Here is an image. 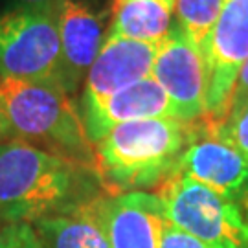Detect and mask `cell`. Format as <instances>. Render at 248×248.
Masks as SVG:
<instances>
[{
    "label": "cell",
    "instance_id": "obj_7",
    "mask_svg": "<svg viewBox=\"0 0 248 248\" xmlns=\"http://www.w3.org/2000/svg\"><path fill=\"white\" fill-rule=\"evenodd\" d=\"M151 76L171 99L175 120L191 124L206 116V61L177 20L158 45Z\"/></svg>",
    "mask_w": 248,
    "mask_h": 248
},
{
    "label": "cell",
    "instance_id": "obj_14",
    "mask_svg": "<svg viewBox=\"0 0 248 248\" xmlns=\"http://www.w3.org/2000/svg\"><path fill=\"white\" fill-rule=\"evenodd\" d=\"M94 202L72 213L33 222L39 248H110Z\"/></svg>",
    "mask_w": 248,
    "mask_h": 248
},
{
    "label": "cell",
    "instance_id": "obj_12",
    "mask_svg": "<svg viewBox=\"0 0 248 248\" xmlns=\"http://www.w3.org/2000/svg\"><path fill=\"white\" fill-rule=\"evenodd\" d=\"M92 145L112 127L136 120L175 118L171 99L153 76L116 92L94 110L81 114Z\"/></svg>",
    "mask_w": 248,
    "mask_h": 248
},
{
    "label": "cell",
    "instance_id": "obj_5",
    "mask_svg": "<svg viewBox=\"0 0 248 248\" xmlns=\"http://www.w3.org/2000/svg\"><path fill=\"white\" fill-rule=\"evenodd\" d=\"M0 76L61 87L57 13L26 8L0 13Z\"/></svg>",
    "mask_w": 248,
    "mask_h": 248
},
{
    "label": "cell",
    "instance_id": "obj_6",
    "mask_svg": "<svg viewBox=\"0 0 248 248\" xmlns=\"http://www.w3.org/2000/svg\"><path fill=\"white\" fill-rule=\"evenodd\" d=\"M248 59V0H222L204 52L206 116L221 122L228 114L233 87Z\"/></svg>",
    "mask_w": 248,
    "mask_h": 248
},
{
    "label": "cell",
    "instance_id": "obj_18",
    "mask_svg": "<svg viewBox=\"0 0 248 248\" xmlns=\"http://www.w3.org/2000/svg\"><path fill=\"white\" fill-rule=\"evenodd\" d=\"M160 248H208L202 245L193 235H189L187 232L180 230L173 222L166 219L162 226V235H160Z\"/></svg>",
    "mask_w": 248,
    "mask_h": 248
},
{
    "label": "cell",
    "instance_id": "obj_20",
    "mask_svg": "<svg viewBox=\"0 0 248 248\" xmlns=\"http://www.w3.org/2000/svg\"><path fill=\"white\" fill-rule=\"evenodd\" d=\"M13 2L17 4V8L39 9V11H53V13H57V9H59L62 0H13Z\"/></svg>",
    "mask_w": 248,
    "mask_h": 248
},
{
    "label": "cell",
    "instance_id": "obj_16",
    "mask_svg": "<svg viewBox=\"0 0 248 248\" xmlns=\"http://www.w3.org/2000/svg\"><path fill=\"white\" fill-rule=\"evenodd\" d=\"M210 133L222 142L230 143L243 155L248 156V107L233 116H228L221 122H213L204 118Z\"/></svg>",
    "mask_w": 248,
    "mask_h": 248
},
{
    "label": "cell",
    "instance_id": "obj_4",
    "mask_svg": "<svg viewBox=\"0 0 248 248\" xmlns=\"http://www.w3.org/2000/svg\"><path fill=\"white\" fill-rule=\"evenodd\" d=\"M169 222L208 248H248V217L239 206L182 175L158 187Z\"/></svg>",
    "mask_w": 248,
    "mask_h": 248
},
{
    "label": "cell",
    "instance_id": "obj_2",
    "mask_svg": "<svg viewBox=\"0 0 248 248\" xmlns=\"http://www.w3.org/2000/svg\"><path fill=\"white\" fill-rule=\"evenodd\" d=\"M195 133V122L175 118L136 120L112 127L94 143L96 171L107 193L160 187L175 169Z\"/></svg>",
    "mask_w": 248,
    "mask_h": 248
},
{
    "label": "cell",
    "instance_id": "obj_11",
    "mask_svg": "<svg viewBox=\"0 0 248 248\" xmlns=\"http://www.w3.org/2000/svg\"><path fill=\"white\" fill-rule=\"evenodd\" d=\"M57 26L61 39V87L74 94L87 79L103 46V20L79 2L62 0L57 9Z\"/></svg>",
    "mask_w": 248,
    "mask_h": 248
},
{
    "label": "cell",
    "instance_id": "obj_10",
    "mask_svg": "<svg viewBox=\"0 0 248 248\" xmlns=\"http://www.w3.org/2000/svg\"><path fill=\"white\" fill-rule=\"evenodd\" d=\"M94 210L110 248H160L168 217L158 195L147 191L107 193L94 202Z\"/></svg>",
    "mask_w": 248,
    "mask_h": 248
},
{
    "label": "cell",
    "instance_id": "obj_21",
    "mask_svg": "<svg viewBox=\"0 0 248 248\" xmlns=\"http://www.w3.org/2000/svg\"><path fill=\"white\" fill-rule=\"evenodd\" d=\"M11 140V133H9V127L6 124V118L2 114V108H0V143Z\"/></svg>",
    "mask_w": 248,
    "mask_h": 248
},
{
    "label": "cell",
    "instance_id": "obj_15",
    "mask_svg": "<svg viewBox=\"0 0 248 248\" xmlns=\"http://www.w3.org/2000/svg\"><path fill=\"white\" fill-rule=\"evenodd\" d=\"M221 4L222 0H175L177 22L201 48L202 55L219 17Z\"/></svg>",
    "mask_w": 248,
    "mask_h": 248
},
{
    "label": "cell",
    "instance_id": "obj_8",
    "mask_svg": "<svg viewBox=\"0 0 248 248\" xmlns=\"http://www.w3.org/2000/svg\"><path fill=\"white\" fill-rule=\"evenodd\" d=\"M173 175H182L210 187L239 206L248 217V156L213 136L204 118L195 122V133Z\"/></svg>",
    "mask_w": 248,
    "mask_h": 248
},
{
    "label": "cell",
    "instance_id": "obj_9",
    "mask_svg": "<svg viewBox=\"0 0 248 248\" xmlns=\"http://www.w3.org/2000/svg\"><path fill=\"white\" fill-rule=\"evenodd\" d=\"M158 45L124 37H105L85 79L81 114L94 110L116 92L149 78Z\"/></svg>",
    "mask_w": 248,
    "mask_h": 248
},
{
    "label": "cell",
    "instance_id": "obj_17",
    "mask_svg": "<svg viewBox=\"0 0 248 248\" xmlns=\"http://www.w3.org/2000/svg\"><path fill=\"white\" fill-rule=\"evenodd\" d=\"M0 248H39L33 226L28 222L6 224L0 230Z\"/></svg>",
    "mask_w": 248,
    "mask_h": 248
},
{
    "label": "cell",
    "instance_id": "obj_3",
    "mask_svg": "<svg viewBox=\"0 0 248 248\" xmlns=\"http://www.w3.org/2000/svg\"><path fill=\"white\" fill-rule=\"evenodd\" d=\"M0 108L11 140H22L52 155L96 168L79 107L57 85L0 76Z\"/></svg>",
    "mask_w": 248,
    "mask_h": 248
},
{
    "label": "cell",
    "instance_id": "obj_1",
    "mask_svg": "<svg viewBox=\"0 0 248 248\" xmlns=\"http://www.w3.org/2000/svg\"><path fill=\"white\" fill-rule=\"evenodd\" d=\"M107 195L96 168L22 140L0 143V221L15 224L64 215Z\"/></svg>",
    "mask_w": 248,
    "mask_h": 248
},
{
    "label": "cell",
    "instance_id": "obj_19",
    "mask_svg": "<svg viewBox=\"0 0 248 248\" xmlns=\"http://www.w3.org/2000/svg\"><path fill=\"white\" fill-rule=\"evenodd\" d=\"M248 107V59L243 62L239 70V76H237V81H235V87H233V94H232L230 99V108H228V116H233L241 112L243 108Z\"/></svg>",
    "mask_w": 248,
    "mask_h": 248
},
{
    "label": "cell",
    "instance_id": "obj_13",
    "mask_svg": "<svg viewBox=\"0 0 248 248\" xmlns=\"http://www.w3.org/2000/svg\"><path fill=\"white\" fill-rule=\"evenodd\" d=\"M175 0H114L105 37H124L158 45L173 24Z\"/></svg>",
    "mask_w": 248,
    "mask_h": 248
}]
</instances>
